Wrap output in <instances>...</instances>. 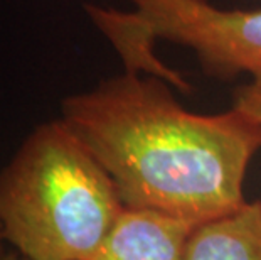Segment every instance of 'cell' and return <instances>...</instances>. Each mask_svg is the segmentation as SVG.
Wrapping results in <instances>:
<instances>
[{"label": "cell", "instance_id": "9", "mask_svg": "<svg viewBox=\"0 0 261 260\" xmlns=\"http://www.w3.org/2000/svg\"><path fill=\"white\" fill-rule=\"evenodd\" d=\"M4 237H2V233H0V257H2V247H4Z\"/></svg>", "mask_w": 261, "mask_h": 260}, {"label": "cell", "instance_id": "6", "mask_svg": "<svg viewBox=\"0 0 261 260\" xmlns=\"http://www.w3.org/2000/svg\"><path fill=\"white\" fill-rule=\"evenodd\" d=\"M85 10L94 27L105 37H108V41L118 51L126 71L155 76L169 83L170 86L179 88L180 91H191V85L184 80V76L167 68L153 54V44L157 37L135 10L121 12L94 4H86Z\"/></svg>", "mask_w": 261, "mask_h": 260}, {"label": "cell", "instance_id": "2", "mask_svg": "<svg viewBox=\"0 0 261 260\" xmlns=\"http://www.w3.org/2000/svg\"><path fill=\"white\" fill-rule=\"evenodd\" d=\"M125 208L61 117L34 127L0 169V233L27 260H91Z\"/></svg>", "mask_w": 261, "mask_h": 260}, {"label": "cell", "instance_id": "7", "mask_svg": "<svg viewBox=\"0 0 261 260\" xmlns=\"http://www.w3.org/2000/svg\"><path fill=\"white\" fill-rule=\"evenodd\" d=\"M232 105L244 110L261 127V85L248 83L232 91Z\"/></svg>", "mask_w": 261, "mask_h": 260}, {"label": "cell", "instance_id": "1", "mask_svg": "<svg viewBox=\"0 0 261 260\" xmlns=\"http://www.w3.org/2000/svg\"><path fill=\"white\" fill-rule=\"evenodd\" d=\"M61 119L113 179L126 208L191 225L246 203L261 127L244 110L194 113L155 76L125 71L61 102Z\"/></svg>", "mask_w": 261, "mask_h": 260}, {"label": "cell", "instance_id": "8", "mask_svg": "<svg viewBox=\"0 0 261 260\" xmlns=\"http://www.w3.org/2000/svg\"><path fill=\"white\" fill-rule=\"evenodd\" d=\"M0 260H27V258L22 255H15V253H7V255L0 257Z\"/></svg>", "mask_w": 261, "mask_h": 260}, {"label": "cell", "instance_id": "5", "mask_svg": "<svg viewBox=\"0 0 261 260\" xmlns=\"http://www.w3.org/2000/svg\"><path fill=\"white\" fill-rule=\"evenodd\" d=\"M184 260H261V201L194 226Z\"/></svg>", "mask_w": 261, "mask_h": 260}, {"label": "cell", "instance_id": "4", "mask_svg": "<svg viewBox=\"0 0 261 260\" xmlns=\"http://www.w3.org/2000/svg\"><path fill=\"white\" fill-rule=\"evenodd\" d=\"M192 228L170 215L125 208L91 260H184Z\"/></svg>", "mask_w": 261, "mask_h": 260}, {"label": "cell", "instance_id": "3", "mask_svg": "<svg viewBox=\"0 0 261 260\" xmlns=\"http://www.w3.org/2000/svg\"><path fill=\"white\" fill-rule=\"evenodd\" d=\"M153 36L196 53L205 73L246 75L261 85V7L221 9L207 0H128Z\"/></svg>", "mask_w": 261, "mask_h": 260}]
</instances>
